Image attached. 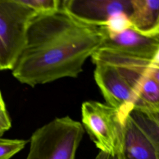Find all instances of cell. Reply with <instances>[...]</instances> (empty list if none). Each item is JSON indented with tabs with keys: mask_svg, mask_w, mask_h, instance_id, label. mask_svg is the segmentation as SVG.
Returning <instances> with one entry per match:
<instances>
[{
	"mask_svg": "<svg viewBox=\"0 0 159 159\" xmlns=\"http://www.w3.org/2000/svg\"><path fill=\"white\" fill-rule=\"evenodd\" d=\"M60 9L76 20L89 25L102 27L118 12H132V0H63Z\"/></svg>",
	"mask_w": 159,
	"mask_h": 159,
	"instance_id": "52a82bcc",
	"label": "cell"
},
{
	"mask_svg": "<svg viewBox=\"0 0 159 159\" xmlns=\"http://www.w3.org/2000/svg\"><path fill=\"white\" fill-rule=\"evenodd\" d=\"M122 159H159V112L133 107L123 122Z\"/></svg>",
	"mask_w": 159,
	"mask_h": 159,
	"instance_id": "8992f818",
	"label": "cell"
},
{
	"mask_svg": "<svg viewBox=\"0 0 159 159\" xmlns=\"http://www.w3.org/2000/svg\"><path fill=\"white\" fill-rule=\"evenodd\" d=\"M100 29L103 35L100 47L148 60H159V36L144 35L132 27L117 34H108Z\"/></svg>",
	"mask_w": 159,
	"mask_h": 159,
	"instance_id": "ba28073f",
	"label": "cell"
},
{
	"mask_svg": "<svg viewBox=\"0 0 159 159\" xmlns=\"http://www.w3.org/2000/svg\"><path fill=\"white\" fill-rule=\"evenodd\" d=\"M102 40L99 27L83 24L61 9L49 14H36L29 23L25 46L12 70V75L31 87L76 78Z\"/></svg>",
	"mask_w": 159,
	"mask_h": 159,
	"instance_id": "6da1fadb",
	"label": "cell"
},
{
	"mask_svg": "<svg viewBox=\"0 0 159 159\" xmlns=\"http://www.w3.org/2000/svg\"><path fill=\"white\" fill-rule=\"evenodd\" d=\"M11 127V120L0 91V137Z\"/></svg>",
	"mask_w": 159,
	"mask_h": 159,
	"instance_id": "5bb4252c",
	"label": "cell"
},
{
	"mask_svg": "<svg viewBox=\"0 0 159 159\" xmlns=\"http://www.w3.org/2000/svg\"><path fill=\"white\" fill-rule=\"evenodd\" d=\"M92 60L97 85L107 104L117 111L124 122L153 61L107 48L98 49Z\"/></svg>",
	"mask_w": 159,
	"mask_h": 159,
	"instance_id": "7a4b0ae2",
	"label": "cell"
},
{
	"mask_svg": "<svg viewBox=\"0 0 159 159\" xmlns=\"http://www.w3.org/2000/svg\"><path fill=\"white\" fill-rule=\"evenodd\" d=\"M33 10L36 14H49L60 9V0H19Z\"/></svg>",
	"mask_w": 159,
	"mask_h": 159,
	"instance_id": "8fae6325",
	"label": "cell"
},
{
	"mask_svg": "<svg viewBox=\"0 0 159 159\" xmlns=\"http://www.w3.org/2000/svg\"><path fill=\"white\" fill-rule=\"evenodd\" d=\"M134 107L149 112H159V66L153 68L143 80Z\"/></svg>",
	"mask_w": 159,
	"mask_h": 159,
	"instance_id": "30bf717a",
	"label": "cell"
},
{
	"mask_svg": "<svg viewBox=\"0 0 159 159\" xmlns=\"http://www.w3.org/2000/svg\"><path fill=\"white\" fill-rule=\"evenodd\" d=\"M35 15L19 0H0V71L14 68L25 46L29 23Z\"/></svg>",
	"mask_w": 159,
	"mask_h": 159,
	"instance_id": "5b68a950",
	"label": "cell"
},
{
	"mask_svg": "<svg viewBox=\"0 0 159 159\" xmlns=\"http://www.w3.org/2000/svg\"><path fill=\"white\" fill-rule=\"evenodd\" d=\"M27 142V140L23 139H9L0 137V159H10L22 150Z\"/></svg>",
	"mask_w": 159,
	"mask_h": 159,
	"instance_id": "4fadbf2b",
	"label": "cell"
},
{
	"mask_svg": "<svg viewBox=\"0 0 159 159\" xmlns=\"http://www.w3.org/2000/svg\"><path fill=\"white\" fill-rule=\"evenodd\" d=\"M131 27L150 37L159 36V1L132 0Z\"/></svg>",
	"mask_w": 159,
	"mask_h": 159,
	"instance_id": "9c48e42d",
	"label": "cell"
},
{
	"mask_svg": "<svg viewBox=\"0 0 159 159\" xmlns=\"http://www.w3.org/2000/svg\"><path fill=\"white\" fill-rule=\"evenodd\" d=\"M131 22L129 16L124 12H118L111 16L106 24L100 27L108 34H117L130 27Z\"/></svg>",
	"mask_w": 159,
	"mask_h": 159,
	"instance_id": "7c38bea8",
	"label": "cell"
},
{
	"mask_svg": "<svg viewBox=\"0 0 159 159\" xmlns=\"http://www.w3.org/2000/svg\"><path fill=\"white\" fill-rule=\"evenodd\" d=\"M82 125L99 152L96 159H122L123 122L117 111L98 101L81 106Z\"/></svg>",
	"mask_w": 159,
	"mask_h": 159,
	"instance_id": "277c9868",
	"label": "cell"
},
{
	"mask_svg": "<svg viewBox=\"0 0 159 159\" xmlns=\"http://www.w3.org/2000/svg\"><path fill=\"white\" fill-rule=\"evenodd\" d=\"M84 133L81 123L70 117L55 118L32 134L25 159H75Z\"/></svg>",
	"mask_w": 159,
	"mask_h": 159,
	"instance_id": "3957f363",
	"label": "cell"
}]
</instances>
